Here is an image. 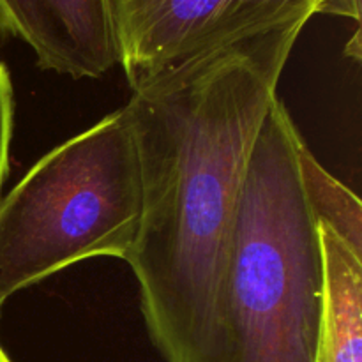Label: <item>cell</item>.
<instances>
[{"instance_id": "cell-1", "label": "cell", "mask_w": 362, "mask_h": 362, "mask_svg": "<svg viewBox=\"0 0 362 362\" xmlns=\"http://www.w3.org/2000/svg\"><path fill=\"white\" fill-rule=\"evenodd\" d=\"M300 32L243 42L134 88L141 218L127 264L166 362H216L230 237L251 151Z\"/></svg>"}, {"instance_id": "cell-2", "label": "cell", "mask_w": 362, "mask_h": 362, "mask_svg": "<svg viewBox=\"0 0 362 362\" xmlns=\"http://www.w3.org/2000/svg\"><path fill=\"white\" fill-rule=\"evenodd\" d=\"M299 140L276 98L251 151L230 237L216 362H315L324 253L300 189Z\"/></svg>"}, {"instance_id": "cell-3", "label": "cell", "mask_w": 362, "mask_h": 362, "mask_svg": "<svg viewBox=\"0 0 362 362\" xmlns=\"http://www.w3.org/2000/svg\"><path fill=\"white\" fill-rule=\"evenodd\" d=\"M141 177L127 106L42 156L0 198V308L87 258L129 260Z\"/></svg>"}, {"instance_id": "cell-4", "label": "cell", "mask_w": 362, "mask_h": 362, "mask_svg": "<svg viewBox=\"0 0 362 362\" xmlns=\"http://www.w3.org/2000/svg\"><path fill=\"white\" fill-rule=\"evenodd\" d=\"M119 64L138 88L193 60L303 32L324 0H110Z\"/></svg>"}, {"instance_id": "cell-5", "label": "cell", "mask_w": 362, "mask_h": 362, "mask_svg": "<svg viewBox=\"0 0 362 362\" xmlns=\"http://www.w3.org/2000/svg\"><path fill=\"white\" fill-rule=\"evenodd\" d=\"M0 34L27 42L41 69L73 78L119 64L110 0H0Z\"/></svg>"}, {"instance_id": "cell-6", "label": "cell", "mask_w": 362, "mask_h": 362, "mask_svg": "<svg viewBox=\"0 0 362 362\" xmlns=\"http://www.w3.org/2000/svg\"><path fill=\"white\" fill-rule=\"evenodd\" d=\"M324 253V315L315 362H362V257L318 225Z\"/></svg>"}, {"instance_id": "cell-7", "label": "cell", "mask_w": 362, "mask_h": 362, "mask_svg": "<svg viewBox=\"0 0 362 362\" xmlns=\"http://www.w3.org/2000/svg\"><path fill=\"white\" fill-rule=\"evenodd\" d=\"M300 189L318 225L331 228L362 257V205L356 193L320 165L303 138L297 144Z\"/></svg>"}, {"instance_id": "cell-8", "label": "cell", "mask_w": 362, "mask_h": 362, "mask_svg": "<svg viewBox=\"0 0 362 362\" xmlns=\"http://www.w3.org/2000/svg\"><path fill=\"white\" fill-rule=\"evenodd\" d=\"M11 134H13V87L6 66L0 62V193L9 166Z\"/></svg>"}, {"instance_id": "cell-9", "label": "cell", "mask_w": 362, "mask_h": 362, "mask_svg": "<svg viewBox=\"0 0 362 362\" xmlns=\"http://www.w3.org/2000/svg\"><path fill=\"white\" fill-rule=\"evenodd\" d=\"M322 14H336L345 16L361 23V0H324L322 4Z\"/></svg>"}, {"instance_id": "cell-10", "label": "cell", "mask_w": 362, "mask_h": 362, "mask_svg": "<svg viewBox=\"0 0 362 362\" xmlns=\"http://www.w3.org/2000/svg\"><path fill=\"white\" fill-rule=\"evenodd\" d=\"M0 362H13V361L9 359V357H7V354L4 352L2 346H0Z\"/></svg>"}]
</instances>
